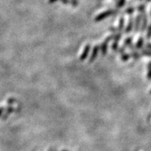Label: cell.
<instances>
[{
    "label": "cell",
    "mask_w": 151,
    "mask_h": 151,
    "mask_svg": "<svg viewBox=\"0 0 151 151\" xmlns=\"http://www.w3.org/2000/svg\"><path fill=\"white\" fill-rule=\"evenodd\" d=\"M131 58V56H130V53H127V52H124V53L121 54L120 55V60L123 62H127Z\"/></svg>",
    "instance_id": "cell-12"
},
{
    "label": "cell",
    "mask_w": 151,
    "mask_h": 151,
    "mask_svg": "<svg viewBox=\"0 0 151 151\" xmlns=\"http://www.w3.org/2000/svg\"><path fill=\"white\" fill-rule=\"evenodd\" d=\"M146 37L148 40L151 39V23L149 24V26L147 27V33H146Z\"/></svg>",
    "instance_id": "cell-16"
},
{
    "label": "cell",
    "mask_w": 151,
    "mask_h": 151,
    "mask_svg": "<svg viewBox=\"0 0 151 151\" xmlns=\"http://www.w3.org/2000/svg\"><path fill=\"white\" fill-rule=\"evenodd\" d=\"M90 49H91V46H90V44H89V43L86 44L85 46L83 47V50L81 54H80V58H79L80 61L83 62L87 59L88 56H89V54H90Z\"/></svg>",
    "instance_id": "cell-3"
},
{
    "label": "cell",
    "mask_w": 151,
    "mask_h": 151,
    "mask_svg": "<svg viewBox=\"0 0 151 151\" xmlns=\"http://www.w3.org/2000/svg\"><path fill=\"white\" fill-rule=\"evenodd\" d=\"M148 26H149V25H148V16H147V14L146 13V12H144L142 13V23L141 28H140L141 32H145L146 30L147 29Z\"/></svg>",
    "instance_id": "cell-5"
},
{
    "label": "cell",
    "mask_w": 151,
    "mask_h": 151,
    "mask_svg": "<svg viewBox=\"0 0 151 151\" xmlns=\"http://www.w3.org/2000/svg\"><path fill=\"white\" fill-rule=\"evenodd\" d=\"M116 12L117 13V10L116 9H107L104 12H100L99 14H98L97 16H96L94 18V21L96 22H99L103 21L104 19H106L107 17L110 16H113V15L116 14Z\"/></svg>",
    "instance_id": "cell-1"
},
{
    "label": "cell",
    "mask_w": 151,
    "mask_h": 151,
    "mask_svg": "<svg viewBox=\"0 0 151 151\" xmlns=\"http://www.w3.org/2000/svg\"><path fill=\"white\" fill-rule=\"evenodd\" d=\"M141 23H142V14L139 13L137 14V16L135 17V20H134V31L136 32H138L141 28Z\"/></svg>",
    "instance_id": "cell-4"
},
{
    "label": "cell",
    "mask_w": 151,
    "mask_h": 151,
    "mask_svg": "<svg viewBox=\"0 0 151 151\" xmlns=\"http://www.w3.org/2000/svg\"><path fill=\"white\" fill-rule=\"evenodd\" d=\"M2 111H3V109H2V108H0V115L2 114Z\"/></svg>",
    "instance_id": "cell-26"
},
{
    "label": "cell",
    "mask_w": 151,
    "mask_h": 151,
    "mask_svg": "<svg viewBox=\"0 0 151 151\" xmlns=\"http://www.w3.org/2000/svg\"><path fill=\"white\" fill-rule=\"evenodd\" d=\"M111 49L113 51H117L119 49V42L113 41V43L111 45Z\"/></svg>",
    "instance_id": "cell-18"
},
{
    "label": "cell",
    "mask_w": 151,
    "mask_h": 151,
    "mask_svg": "<svg viewBox=\"0 0 151 151\" xmlns=\"http://www.w3.org/2000/svg\"><path fill=\"white\" fill-rule=\"evenodd\" d=\"M125 50H126V47H124V46H121V47H119V49H118V50L116 51V52L121 55V54L125 52Z\"/></svg>",
    "instance_id": "cell-21"
},
{
    "label": "cell",
    "mask_w": 151,
    "mask_h": 151,
    "mask_svg": "<svg viewBox=\"0 0 151 151\" xmlns=\"http://www.w3.org/2000/svg\"><path fill=\"white\" fill-rule=\"evenodd\" d=\"M60 1H61L62 3H63V4L65 5L70 3V0H60Z\"/></svg>",
    "instance_id": "cell-24"
},
{
    "label": "cell",
    "mask_w": 151,
    "mask_h": 151,
    "mask_svg": "<svg viewBox=\"0 0 151 151\" xmlns=\"http://www.w3.org/2000/svg\"><path fill=\"white\" fill-rule=\"evenodd\" d=\"M62 151H69V150H62Z\"/></svg>",
    "instance_id": "cell-28"
},
{
    "label": "cell",
    "mask_w": 151,
    "mask_h": 151,
    "mask_svg": "<svg viewBox=\"0 0 151 151\" xmlns=\"http://www.w3.org/2000/svg\"><path fill=\"white\" fill-rule=\"evenodd\" d=\"M109 31H110V32H112V33H116V32H119V30H118L117 28H116V27H113V26H110L109 28Z\"/></svg>",
    "instance_id": "cell-20"
},
{
    "label": "cell",
    "mask_w": 151,
    "mask_h": 151,
    "mask_svg": "<svg viewBox=\"0 0 151 151\" xmlns=\"http://www.w3.org/2000/svg\"><path fill=\"white\" fill-rule=\"evenodd\" d=\"M145 9H146V6L144 4H140L137 7V10L139 13H143V12H145Z\"/></svg>",
    "instance_id": "cell-17"
},
{
    "label": "cell",
    "mask_w": 151,
    "mask_h": 151,
    "mask_svg": "<svg viewBox=\"0 0 151 151\" xmlns=\"http://www.w3.org/2000/svg\"><path fill=\"white\" fill-rule=\"evenodd\" d=\"M150 95H151V90H150Z\"/></svg>",
    "instance_id": "cell-29"
},
{
    "label": "cell",
    "mask_w": 151,
    "mask_h": 151,
    "mask_svg": "<svg viewBox=\"0 0 151 151\" xmlns=\"http://www.w3.org/2000/svg\"><path fill=\"white\" fill-rule=\"evenodd\" d=\"M126 3V0H118V2H116V6L117 7V9L122 8Z\"/></svg>",
    "instance_id": "cell-19"
},
{
    "label": "cell",
    "mask_w": 151,
    "mask_h": 151,
    "mask_svg": "<svg viewBox=\"0 0 151 151\" xmlns=\"http://www.w3.org/2000/svg\"><path fill=\"white\" fill-rule=\"evenodd\" d=\"M108 43H109V42L104 40V42L99 45V50H100V53H101L102 56H106L107 53Z\"/></svg>",
    "instance_id": "cell-7"
},
{
    "label": "cell",
    "mask_w": 151,
    "mask_h": 151,
    "mask_svg": "<svg viewBox=\"0 0 151 151\" xmlns=\"http://www.w3.org/2000/svg\"><path fill=\"white\" fill-rule=\"evenodd\" d=\"M146 1H147V2H151V0H146Z\"/></svg>",
    "instance_id": "cell-27"
},
{
    "label": "cell",
    "mask_w": 151,
    "mask_h": 151,
    "mask_svg": "<svg viewBox=\"0 0 151 151\" xmlns=\"http://www.w3.org/2000/svg\"><path fill=\"white\" fill-rule=\"evenodd\" d=\"M146 48L148 49V50H151V42H147V43L146 44Z\"/></svg>",
    "instance_id": "cell-23"
},
{
    "label": "cell",
    "mask_w": 151,
    "mask_h": 151,
    "mask_svg": "<svg viewBox=\"0 0 151 151\" xmlns=\"http://www.w3.org/2000/svg\"><path fill=\"white\" fill-rule=\"evenodd\" d=\"M135 12V9L133 7H128L125 9V13L127 15H129V16H132V15Z\"/></svg>",
    "instance_id": "cell-15"
},
{
    "label": "cell",
    "mask_w": 151,
    "mask_h": 151,
    "mask_svg": "<svg viewBox=\"0 0 151 151\" xmlns=\"http://www.w3.org/2000/svg\"><path fill=\"white\" fill-rule=\"evenodd\" d=\"M147 78L149 80H151V61L149 62V63L147 65Z\"/></svg>",
    "instance_id": "cell-14"
},
{
    "label": "cell",
    "mask_w": 151,
    "mask_h": 151,
    "mask_svg": "<svg viewBox=\"0 0 151 151\" xmlns=\"http://www.w3.org/2000/svg\"><path fill=\"white\" fill-rule=\"evenodd\" d=\"M100 52V50H99V45H95V46L93 47L91 51V54H90V57H89V63H93L96 58L98 57V55Z\"/></svg>",
    "instance_id": "cell-2"
},
{
    "label": "cell",
    "mask_w": 151,
    "mask_h": 151,
    "mask_svg": "<svg viewBox=\"0 0 151 151\" xmlns=\"http://www.w3.org/2000/svg\"><path fill=\"white\" fill-rule=\"evenodd\" d=\"M70 3L72 6H73V7H76V6H78L79 2H78V0H70Z\"/></svg>",
    "instance_id": "cell-22"
},
{
    "label": "cell",
    "mask_w": 151,
    "mask_h": 151,
    "mask_svg": "<svg viewBox=\"0 0 151 151\" xmlns=\"http://www.w3.org/2000/svg\"><path fill=\"white\" fill-rule=\"evenodd\" d=\"M116 28L118 29L119 32H123V30L125 28V21H124V18L123 16H121L119 19V22H118V26Z\"/></svg>",
    "instance_id": "cell-9"
},
{
    "label": "cell",
    "mask_w": 151,
    "mask_h": 151,
    "mask_svg": "<svg viewBox=\"0 0 151 151\" xmlns=\"http://www.w3.org/2000/svg\"><path fill=\"white\" fill-rule=\"evenodd\" d=\"M133 44V37L128 36L123 40V46L124 47H129Z\"/></svg>",
    "instance_id": "cell-11"
},
{
    "label": "cell",
    "mask_w": 151,
    "mask_h": 151,
    "mask_svg": "<svg viewBox=\"0 0 151 151\" xmlns=\"http://www.w3.org/2000/svg\"><path fill=\"white\" fill-rule=\"evenodd\" d=\"M133 27H134V20L132 16H129V19H128L127 24L125 27V33L126 34H129L133 30Z\"/></svg>",
    "instance_id": "cell-6"
},
{
    "label": "cell",
    "mask_w": 151,
    "mask_h": 151,
    "mask_svg": "<svg viewBox=\"0 0 151 151\" xmlns=\"http://www.w3.org/2000/svg\"><path fill=\"white\" fill-rule=\"evenodd\" d=\"M140 53H141L143 56H150V57H151V50H148L147 48H145V49H142L141 51H140Z\"/></svg>",
    "instance_id": "cell-13"
},
{
    "label": "cell",
    "mask_w": 151,
    "mask_h": 151,
    "mask_svg": "<svg viewBox=\"0 0 151 151\" xmlns=\"http://www.w3.org/2000/svg\"></svg>",
    "instance_id": "cell-31"
},
{
    "label": "cell",
    "mask_w": 151,
    "mask_h": 151,
    "mask_svg": "<svg viewBox=\"0 0 151 151\" xmlns=\"http://www.w3.org/2000/svg\"><path fill=\"white\" fill-rule=\"evenodd\" d=\"M58 0H48V2L50 3V4H52V3H55V2H57Z\"/></svg>",
    "instance_id": "cell-25"
},
{
    "label": "cell",
    "mask_w": 151,
    "mask_h": 151,
    "mask_svg": "<svg viewBox=\"0 0 151 151\" xmlns=\"http://www.w3.org/2000/svg\"><path fill=\"white\" fill-rule=\"evenodd\" d=\"M150 17H151V11H150Z\"/></svg>",
    "instance_id": "cell-30"
},
{
    "label": "cell",
    "mask_w": 151,
    "mask_h": 151,
    "mask_svg": "<svg viewBox=\"0 0 151 151\" xmlns=\"http://www.w3.org/2000/svg\"><path fill=\"white\" fill-rule=\"evenodd\" d=\"M130 56H131V58H133L134 60H138L140 58L141 55L137 51V49H134V50H130Z\"/></svg>",
    "instance_id": "cell-10"
},
{
    "label": "cell",
    "mask_w": 151,
    "mask_h": 151,
    "mask_svg": "<svg viewBox=\"0 0 151 151\" xmlns=\"http://www.w3.org/2000/svg\"><path fill=\"white\" fill-rule=\"evenodd\" d=\"M143 45H144V39H143V36H139L135 44L137 50H142Z\"/></svg>",
    "instance_id": "cell-8"
}]
</instances>
